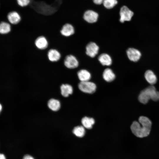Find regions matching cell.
<instances>
[{"label":"cell","mask_w":159,"mask_h":159,"mask_svg":"<svg viewBox=\"0 0 159 159\" xmlns=\"http://www.w3.org/2000/svg\"><path fill=\"white\" fill-rule=\"evenodd\" d=\"M152 122L148 117L140 116L138 122L134 121L130 126L132 133L136 137L143 138L147 136L150 133Z\"/></svg>","instance_id":"cell-1"},{"label":"cell","mask_w":159,"mask_h":159,"mask_svg":"<svg viewBox=\"0 0 159 159\" xmlns=\"http://www.w3.org/2000/svg\"><path fill=\"white\" fill-rule=\"evenodd\" d=\"M139 101L143 104L147 103L150 99L157 101L159 100V92L154 86L151 85L140 92L138 97Z\"/></svg>","instance_id":"cell-2"},{"label":"cell","mask_w":159,"mask_h":159,"mask_svg":"<svg viewBox=\"0 0 159 159\" xmlns=\"http://www.w3.org/2000/svg\"><path fill=\"white\" fill-rule=\"evenodd\" d=\"M78 87L79 89L83 92L92 94L95 91L96 86L94 83L87 81L81 82L78 85Z\"/></svg>","instance_id":"cell-3"},{"label":"cell","mask_w":159,"mask_h":159,"mask_svg":"<svg viewBox=\"0 0 159 159\" xmlns=\"http://www.w3.org/2000/svg\"><path fill=\"white\" fill-rule=\"evenodd\" d=\"M133 14V12L127 6H122L120 10V21L123 23L125 21H130Z\"/></svg>","instance_id":"cell-4"},{"label":"cell","mask_w":159,"mask_h":159,"mask_svg":"<svg viewBox=\"0 0 159 159\" xmlns=\"http://www.w3.org/2000/svg\"><path fill=\"white\" fill-rule=\"evenodd\" d=\"M99 17L98 14L92 10H88L84 14L83 18L86 22L90 23L96 22Z\"/></svg>","instance_id":"cell-5"},{"label":"cell","mask_w":159,"mask_h":159,"mask_svg":"<svg viewBox=\"0 0 159 159\" xmlns=\"http://www.w3.org/2000/svg\"><path fill=\"white\" fill-rule=\"evenodd\" d=\"M99 47L94 42H90L86 46V53L87 55L91 57H94L98 53Z\"/></svg>","instance_id":"cell-6"},{"label":"cell","mask_w":159,"mask_h":159,"mask_svg":"<svg viewBox=\"0 0 159 159\" xmlns=\"http://www.w3.org/2000/svg\"><path fill=\"white\" fill-rule=\"evenodd\" d=\"M65 66L69 69H74L77 67L79 65L78 61L74 55H69L67 56L64 61Z\"/></svg>","instance_id":"cell-7"},{"label":"cell","mask_w":159,"mask_h":159,"mask_svg":"<svg viewBox=\"0 0 159 159\" xmlns=\"http://www.w3.org/2000/svg\"><path fill=\"white\" fill-rule=\"evenodd\" d=\"M127 54L129 59L134 62H136L138 61L141 55L139 51L132 48L128 49L127 51Z\"/></svg>","instance_id":"cell-8"},{"label":"cell","mask_w":159,"mask_h":159,"mask_svg":"<svg viewBox=\"0 0 159 159\" xmlns=\"http://www.w3.org/2000/svg\"><path fill=\"white\" fill-rule=\"evenodd\" d=\"M6 17L9 21L13 24H18L21 20V16L19 13L16 11H14L9 12Z\"/></svg>","instance_id":"cell-9"},{"label":"cell","mask_w":159,"mask_h":159,"mask_svg":"<svg viewBox=\"0 0 159 159\" xmlns=\"http://www.w3.org/2000/svg\"><path fill=\"white\" fill-rule=\"evenodd\" d=\"M60 32L64 36L69 37L74 34V29L73 26L71 24L67 23L63 26Z\"/></svg>","instance_id":"cell-10"},{"label":"cell","mask_w":159,"mask_h":159,"mask_svg":"<svg viewBox=\"0 0 159 159\" xmlns=\"http://www.w3.org/2000/svg\"><path fill=\"white\" fill-rule=\"evenodd\" d=\"M35 44L36 47L40 49H46L48 45L47 41L45 37L40 36L38 37L36 39Z\"/></svg>","instance_id":"cell-11"},{"label":"cell","mask_w":159,"mask_h":159,"mask_svg":"<svg viewBox=\"0 0 159 159\" xmlns=\"http://www.w3.org/2000/svg\"><path fill=\"white\" fill-rule=\"evenodd\" d=\"M98 60L103 66H110L112 62L111 57L106 53H102L98 57Z\"/></svg>","instance_id":"cell-12"},{"label":"cell","mask_w":159,"mask_h":159,"mask_svg":"<svg viewBox=\"0 0 159 159\" xmlns=\"http://www.w3.org/2000/svg\"><path fill=\"white\" fill-rule=\"evenodd\" d=\"M145 77L147 81L151 85L155 84L157 81L156 76L151 70L146 71L145 73Z\"/></svg>","instance_id":"cell-13"},{"label":"cell","mask_w":159,"mask_h":159,"mask_svg":"<svg viewBox=\"0 0 159 159\" xmlns=\"http://www.w3.org/2000/svg\"><path fill=\"white\" fill-rule=\"evenodd\" d=\"M47 56L49 60L52 62H57L61 57V54L59 52L54 49H50L48 51Z\"/></svg>","instance_id":"cell-14"},{"label":"cell","mask_w":159,"mask_h":159,"mask_svg":"<svg viewBox=\"0 0 159 159\" xmlns=\"http://www.w3.org/2000/svg\"><path fill=\"white\" fill-rule=\"evenodd\" d=\"M77 75L79 79L81 82L89 81L91 78V75L87 70L82 69L77 72Z\"/></svg>","instance_id":"cell-15"},{"label":"cell","mask_w":159,"mask_h":159,"mask_svg":"<svg viewBox=\"0 0 159 159\" xmlns=\"http://www.w3.org/2000/svg\"><path fill=\"white\" fill-rule=\"evenodd\" d=\"M102 76L105 80L107 82L113 81L115 78V75L112 70L109 68L105 69L103 71Z\"/></svg>","instance_id":"cell-16"},{"label":"cell","mask_w":159,"mask_h":159,"mask_svg":"<svg viewBox=\"0 0 159 159\" xmlns=\"http://www.w3.org/2000/svg\"><path fill=\"white\" fill-rule=\"evenodd\" d=\"M60 89L61 94L64 97H67L73 93V88L69 84H62L60 87Z\"/></svg>","instance_id":"cell-17"},{"label":"cell","mask_w":159,"mask_h":159,"mask_svg":"<svg viewBox=\"0 0 159 159\" xmlns=\"http://www.w3.org/2000/svg\"><path fill=\"white\" fill-rule=\"evenodd\" d=\"M83 126L87 129H91L94 124L95 121L92 118L87 117H83L81 120Z\"/></svg>","instance_id":"cell-18"},{"label":"cell","mask_w":159,"mask_h":159,"mask_svg":"<svg viewBox=\"0 0 159 159\" xmlns=\"http://www.w3.org/2000/svg\"><path fill=\"white\" fill-rule=\"evenodd\" d=\"M48 106L53 111H57L59 109L60 104L58 100L52 99L48 102Z\"/></svg>","instance_id":"cell-19"},{"label":"cell","mask_w":159,"mask_h":159,"mask_svg":"<svg viewBox=\"0 0 159 159\" xmlns=\"http://www.w3.org/2000/svg\"><path fill=\"white\" fill-rule=\"evenodd\" d=\"M11 26L7 22L2 21L0 24V33L2 34H5L9 33L11 31Z\"/></svg>","instance_id":"cell-20"},{"label":"cell","mask_w":159,"mask_h":159,"mask_svg":"<svg viewBox=\"0 0 159 159\" xmlns=\"http://www.w3.org/2000/svg\"><path fill=\"white\" fill-rule=\"evenodd\" d=\"M73 133L78 137H82L85 134L84 127L82 126H78L75 127L73 130Z\"/></svg>","instance_id":"cell-21"},{"label":"cell","mask_w":159,"mask_h":159,"mask_svg":"<svg viewBox=\"0 0 159 159\" xmlns=\"http://www.w3.org/2000/svg\"><path fill=\"white\" fill-rule=\"evenodd\" d=\"M117 3V0H104L102 4L105 8L110 9L113 8Z\"/></svg>","instance_id":"cell-22"},{"label":"cell","mask_w":159,"mask_h":159,"mask_svg":"<svg viewBox=\"0 0 159 159\" xmlns=\"http://www.w3.org/2000/svg\"><path fill=\"white\" fill-rule=\"evenodd\" d=\"M18 5L21 7L28 6L30 3L31 0H16Z\"/></svg>","instance_id":"cell-23"},{"label":"cell","mask_w":159,"mask_h":159,"mask_svg":"<svg viewBox=\"0 0 159 159\" xmlns=\"http://www.w3.org/2000/svg\"><path fill=\"white\" fill-rule=\"evenodd\" d=\"M103 1L104 0H93L94 3L98 5L102 4Z\"/></svg>","instance_id":"cell-24"},{"label":"cell","mask_w":159,"mask_h":159,"mask_svg":"<svg viewBox=\"0 0 159 159\" xmlns=\"http://www.w3.org/2000/svg\"><path fill=\"white\" fill-rule=\"evenodd\" d=\"M23 159H34L32 156L29 155H26L23 157Z\"/></svg>","instance_id":"cell-25"},{"label":"cell","mask_w":159,"mask_h":159,"mask_svg":"<svg viewBox=\"0 0 159 159\" xmlns=\"http://www.w3.org/2000/svg\"><path fill=\"white\" fill-rule=\"evenodd\" d=\"M0 159H6L5 155L3 154H0Z\"/></svg>","instance_id":"cell-26"},{"label":"cell","mask_w":159,"mask_h":159,"mask_svg":"<svg viewBox=\"0 0 159 159\" xmlns=\"http://www.w3.org/2000/svg\"><path fill=\"white\" fill-rule=\"evenodd\" d=\"M0 111H1V105H0Z\"/></svg>","instance_id":"cell-27"}]
</instances>
